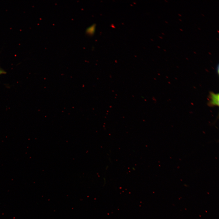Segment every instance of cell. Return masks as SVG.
Returning <instances> with one entry per match:
<instances>
[{
  "label": "cell",
  "instance_id": "obj_1",
  "mask_svg": "<svg viewBox=\"0 0 219 219\" xmlns=\"http://www.w3.org/2000/svg\"><path fill=\"white\" fill-rule=\"evenodd\" d=\"M208 105L210 106H218L219 94L211 92L210 93Z\"/></svg>",
  "mask_w": 219,
  "mask_h": 219
},
{
  "label": "cell",
  "instance_id": "obj_2",
  "mask_svg": "<svg viewBox=\"0 0 219 219\" xmlns=\"http://www.w3.org/2000/svg\"><path fill=\"white\" fill-rule=\"evenodd\" d=\"M96 24H93L88 27L85 30L86 33L89 35H92L95 32Z\"/></svg>",
  "mask_w": 219,
  "mask_h": 219
},
{
  "label": "cell",
  "instance_id": "obj_3",
  "mask_svg": "<svg viewBox=\"0 0 219 219\" xmlns=\"http://www.w3.org/2000/svg\"><path fill=\"white\" fill-rule=\"evenodd\" d=\"M219 64H218L217 65L216 68V71L217 73L218 74V75L219 74Z\"/></svg>",
  "mask_w": 219,
  "mask_h": 219
},
{
  "label": "cell",
  "instance_id": "obj_4",
  "mask_svg": "<svg viewBox=\"0 0 219 219\" xmlns=\"http://www.w3.org/2000/svg\"><path fill=\"white\" fill-rule=\"evenodd\" d=\"M5 72L2 69L0 68V75L5 73Z\"/></svg>",
  "mask_w": 219,
  "mask_h": 219
}]
</instances>
